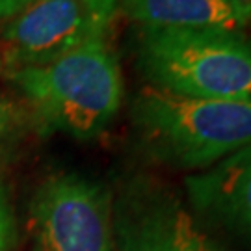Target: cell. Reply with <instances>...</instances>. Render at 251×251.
<instances>
[{
    "mask_svg": "<svg viewBox=\"0 0 251 251\" xmlns=\"http://www.w3.org/2000/svg\"><path fill=\"white\" fill-rule=\"evenodd\" d=\"M134 54L136 67L156 90L251 102V37L244 32L140 28Z\"/></svg>",
    "mask_w": 251,
    "mask_h": 251,
    "instance_id": "obj_1",
    "label": "cell"
},
{
    "mask_svg": "<svg viewBox=\"0 0 251 251\" xmlns=\"http://www.w3.org/2000/svg\"><path fill=\"white\" fill-rule=\"evenodd\" d=\"M41 125L91 140L114 121L123 99L116 54L106 39L91 41L52 62L9 73Z\"/></svg>",
    "mask_w": 251,
    "mask_h": 251,
    "instance_id": "obj_2",
    "label": "cell"
},
{
    "mask_svg": "<svg viewBox=\"0 0 251 251\" xmlns=\"http://www.w3.org/2000/svg\"><path fill=\"white\" fill-rule=\"evenodd\" d=\"M130 114L149 152L175 168H210L251 145V102L190 99L145 86Z\"/></svg>",
    "mask_w": 251,
    "mask_h": 251,
    "instance_id": "obj_3",
    "label": "cell"
},
{
    "mask_svg": "<svg viewBox=\"0 0 251 251\" xmlns=\"http://www.w3.org/2000/svg\"><path fill=\"white\" fill-rule=\"evenodd\" d=\"M117 9L119 0H34L4 30L2 63L9 71L43 65L104 39Z\"/></svg>",
    "mask_w": 251,
    "mask_h": 251,
    "instance_id": "obj_4",
    "label": "cell"
},
{
    "mask_svg": "<svg viewBox=\"0 0 251 251\" xmlns=\"http://www.w3.org/2000/svg\"><path fill=\"white\" fill-rule=\"evenodd\" d=\"M34 251H117L112 194L97 180L56 175L32 203Z\"/></svg>",
    "mask_w": 251,
    "mask_h": 251,
    "instance_id": "obj_5",
    "label": "cell"
},
{
    "mask_svg": "<svg viewBox=\"0 0 251 251\" xmlns=\"http://www.w3.org/2000/svg\"><path fill=\"white\" fill-rule=\"evenodd\" d=\"M117 251H216L196 220L166 190L134 184L114 206Z\"/></svg>",
    "mask_w": 251,
    "mask_h": 251,
    "instance_id": "obj_6",
    "label": "cell"
},
{
    "mask_svg": "<svg viewBox=\"0 0 251 251\" xmlns=\"http://www.w3.org/2000/svg\"><path fill=\"white\" fill-rule=\"evenodd\" d=\"M186 190L199 212L251 234V145L188 177Z\"/></svg>",
    "mask_w": 251,
    "mask_h": 251,
    "instance_id": "obj_7",
    "label": "cell"
},
{
    "mask_svg": "<svg viewBox=\"0 0 251 251\" xmlns=\"http://www.w3.org/2000/svg\"><path fill=\"white\" fill-rule=\"evenodd\" d=\"M140 28L242 32L250 23L227 0H119Z\"/></svg>",
    "mask_w": 251,
    "mask_h": 251,
    "instance_id": "obj_8",
    "label": "cell"
},
{
    "mask_svg": "<svg viewBox=\"0 0 251 251\" xmlns=\"http://www.w3.org/2000/svg\"><path fill=\"white\" fill-rule=\"evenodd\" d=\"M15 229H13V214L8 203L6 190L0 184V251H9L13 246Z\"/></svg>",
    "mask_w": 251,
    "mask_h": 251,
    "instance_id": "obj_9",
    "label": "cell"
},
{
    "mask_svg": "<svg viewBox=\"0 0 251 251\" xmlns=\"http://www.w3.org/2000/svg\"><path fill=\"white\" fill-rule=\"evenodd\" d=\"M19 121V108L6 99H0V145L15 130Z\"/></svg>",
    "mask_w": 251,
    "mask_h": 251,
    "instance_id": "obj_10",
    "label": "cell"
},
{
    "mask_svg": "<svg viewBox=\"0 0 251 251\" xmlns=\"http://www.w3.org/2000/svg\"><path fill=\"white\" fill-rule=\"evenodd\" d=\"M34 0H0V21L13 19L23 9H26Z\"/></svg>",
    "mask_w": 251,
    "mask_h": 251,
    "instance_id": "obj_11",
    "label": "cell"
},
{
    "mask_svg": "<svg viewBox=\"0 0 251 251\" xmlns=\"http://www.w3.org/2000/svg\"><path fill=\"white\" fill-rule=\"evenodd\" d=\"M248 23L251 21V0H227Z\"/></svg>",
    "mask_w": 251,
    "mask_h": 251,
    "instance_id": "obj_12",
    "label": "cell"
},
{
    "mask_svg": "<svg viewBox=\"0 0 251 251\" xmlns=\"http://www.w3.org/2000/svg\"><path fill=\"white\" fill-rule=\"evenodd\" d=\"M0 67H2V58H0Z\"/></svg>",
    "mask_w": 251,
    "mask_h": 251,
    "instance_id": "obj_13",
    "label": "cell"
},
{
    "mask_svg": "<svg viewBox=\"0 0 251 251\" xmlns=\"http://www.w3.org/2000/svg\"><path fill=\"white\" fill-rule=\"evenodd\" d=\"M250 25H251V21H250Z\"/></svg>",
    "mask_w": 251,
    "mask_h": 251,
    "instance_id": "obj_14",
    "label": "cell"
}]
</instances>
